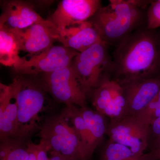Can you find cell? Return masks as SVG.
Instances as JSON below:
<instances>
[{
  "label": "cell",
  "mask_w": 160,
  "mask_h": 160,
  "mask_svg": "<svg viewBox=\"0 0 160 160\" xmlns=\"http://www.w3.org/2000/svg\"><path fill=\"white\" fill-rule=\"evenodd\" d=\"M80 114L87 124L95 138L99 143L106 133V128L104 117L96 110L86 107H79Z\"/></svg>",
  "instance_id": "d6986e66"
},
{
  "label": "cell",
  "mask_w": 160,
  "mask_h": 160,
  "mask_svg": "<svg viewBox=\"0 0 160 160\" xmlns=\"http://www.w3.org/2000/svg\"><path fill=\"white\" fill-rule=\"evenodd\" d=\"M106 133L109 140L128 147L141 160L147 149L150 127L141 122L135 116L129 115L107 126Z\"/></svg>",
  "instance_id": "ba28073f"
},
{
  "label": "cell",
  "mask_w": 160,
  "mask_h": 160,
  "mask_svg": "<svg viewBox=\"0 0 160 160\" xmlns=\"http://www.w3.org/2000/svg\"><path fill=\"white\" fill-rule=\"evenodd\" d=\"M134 116L141 123L149 127H150L155 120L160 118V90L142 111Z\"/></svg>",
  "instance_id": "44dd1931"
},
{
  "label": "cell",
  "mask_w": 160,
  "mask_h": 160,
  "mask_svg": "<svg viewBox=\"0 0 160 160\" xmlns=\"http://www.w3.org/2000/svg\"><path fill=\"white\" fill-rule=\"evenodd\" d=\"M150 1L110 0L101 6L90 21L106 45L118 46L146 21L144 9Z\"/></svg>",
  "instance_id": "7a4b0ae2"
},
{
  "label": "cell",
  "mask_w": 160,
  "mask_h": 160,
  "mask_svg": "<svg viewBox=\"0 0 160 160\" xmlns=\"http://www.w3.org/2000/svg\"><path fill=\"white\" fill-rule=\"evenodd\" d=\"M17 101L18 138L27 140L38 126L39 115L45 111L47 96L42 85L22 76H18L10 84Z\"/></svg>",
  "instance_id": "3957f363"
},
{
  "label": "cell",
  "mask_w": 160,
  "mask_h": 160,
  "mask_svg": "<svg viewBox=\"0 0 160 160\" xmlns=\"http://www.w3.org/2000/svg\"><path fill=\"white\" fill-rule=\"evenodd\" d=\"M101 6L99 0H63L48 20L60 31L90 19Z\"/></svg>",
  "instance_id": "8fae6325"
},
{
  "label": "cell",
  "mask_w": 160,
  "mask_h": 160,
  "mask_svg": "<svg viewBox=\"0 0 160 160\" xmlns=\"http://www.w3.org/2000/svg\"><path fill=\"white\" fill-rule=\"evenodd\" d=\"M58 41L65 47L79 52L102 41L90 20L60 30Z\"/></svg>",
  "instance_id": "5bb4252c"
},
{
  "label": "cell",
  "mask_w": 160,
  "mask_h": 160,
  "mask_svg": "<svg viewBox=\"0 0 160 160\" xmlns=\"http://www.w3.org/2000/svg\"><path fill=\"white\" fill-rule=\"evenodd\" d=\"M99 160H140L128 147L109 140L104 147Z\"/></svg>",
  "instance_id": "ffe728a7"
},
{
  "label": "cell",
  "mask_w": 160,
  "mask_h": 160,
  "mask_svg": "<svg viewBox=\"0 0 160 160\" xmlns=\"http://www.w3.org/2000/svg\"><path fill=\"white\" fill-rule=\"evenodd\" d=\"M111 60L108 45L102 41L92 45L75 57L71 63L79 82L86 95L96 88L109 71Z\"/></svg>",
  "instance_id": "5b68a950"
},
{
  "label": "cell",
  "mask_w": 160,
  "mask_h": 160,
  "mask_svg": "<svg viewBox=\"0 0 160 160\" xmlns=\"http://www.w3.org/2000/svg\"><path fill=\"white\" fill-rule=\"evenodd\" d=\"M160 50L152 30L141 27L117 46L109 71L120 82L159 76Z\"/></svg>",
  "instance_id": "6da1fadb"
},
{
  "label": "cell",
  "mask_w": 160,
  "mask_h": 160,
  "mask_svg": "<svg viewBox=\"0 0 160 160\" xmlns=\"http://www.w3.org/2000/svg\"><path fill=\"white\" fill-rule=\"evenodd\" d=\"M70 121L79 135L88 156L91 159L99 142L95 138L79 111V107L75 106H66L61 112Z\"/></svg>",
  "instance_id": "2e32d148"
},
{
  "label": "cell",
  "mask_w": 160,
  "mask_h": 160,
  "mask_svg": "<svg viewBox=\"0 0 160 160\" xmlns=\"http://www.w3.org/2000/svg\"><path fill=\"white\" fill-rule=\"evenodd\" d=\"M120 83L124 89L129 115L142 111L160 90V76Z\"/></svg>",
  "instance_id": "7c38bea8"
},
{
  "label": "cell",
  "mask_w": 160,
  "mask_h": 160,
  "mask_svg": "<svg viewBox=\"0 0 160 160\" xmlns=\"http://www.w3.org/2000/svg\"><path fill=\"white\" fill-rule=\"evenodd\" d=\"M18 106L10 85L0 84V137L18 138Z\"/></svg>",
  "instance_id": "9a60e30c"
},
{
  "label": "cell",
  "mask_w": 160,
  "mask_h": 160,
  "mask_svg": "<svg viewBox=\"0 0 160 160\" xmlns=\"http://www.w3.org/2000/svg\"><path fill=\"white\" fill-rule=\"evenodd\" d=\"M79 52L63 46H53L38 54L20 57L13 68L21 75L49 73L69 66Z\"/></svg>",
  "instance_id": "52a82bcc"
},
{
  "label": "cell",
  "mask_w": 160,
  "mask_h": 160,
  "mask_svg": "<svg viewBox=\"0 0 160 160\" xmlns=\"http://www.w3.org/2000/svg\"><path fill=\"white\" fill-rule=\"evenodd\" d=\"M28 142L21 138L1 139L0 160H28Z\"/></svg>",
  "instance_id": "ac0fdd59"
},
{
  "label": "cell",
  "mask_w": 160,
  "mask_h": 160,
  "mask_svg": "<svg viewBox=\"0 0 160 160\" xmlns=\"http://www.w3.org/2000/svg\"><path fill=\"white\" fill-rule=\"evenodd\" d=\"M146 27L154 30L160 27V0L151 1L146 13Z\"/></svg>",
  "instance_id": "7402d4cb"
},
{
  "label": "cell",
  "mask_w": 160,
  "mask_h": 160,
  "mask_svg": "<svg viewBox=\"0 0 160 160\" xmlns=\"http://www.w3.org/2000/svg\"><path fill=\"white\" fill-rule=\"evenodd\" d=\"M153 138L152 148L160 146V117L155 120L150 126V134Z\"/></svg>",
  "instance_id": "603a6c76"
},
{
  "label": "cell",
  "mask_w": 160,
  "mask_h": 160,
  "mask_svg": "<svg viewBox=\"0 0 160 160\" xmlns=\"http://www.w3.org/2000/svg\"><path fill=\"white\" fill-rule=\"evenodd\" d=\"M46 92L58 102L66 106L87 107L86 94L71 64L44 74L42 84Z\"/></svg>",
  "instance_id": "8992f818"
},
{
  "label": "cell",
  "mask_w": 160,
  "mask_h": 160,
  "mask_svg": "<svg viewBox=\"0 0 160 160\" xmlns=\"http://www.w3.org/2000/svg\"><path fill=\"white\" fill-rule=\"evenodd\" d=\"M10 30L15 37L20 51L31 54H38L48 49L59 38V30L48 19L26 29Z\"/></svg>",
  "instance_id": "30bf717a"
},
{
  "label": "cell",
  "mask_w": 160,
  "mask_h": 160,
  "mask_svg": "<svg viewBox=\"0 0 160 160\" xmlns=\"http://www.w3.org/2000/svg\"><path fill=\"white\" fill-rule=\"evenodd\" d=\"M40 141L50 148L72 160H91L79 135L62 113L50 117L40 126Z\"/></svg>",
  "instance_id": "277c9868"
},
{
  "label": "cell",
  "mask_w": 160,
  "mask_h": 160,
  "mask_svg": "<svg viewBox=\"0 0 160 160\" xmlns=\"http://www.w3.org/2000/svg\"><path fill=\"white\" fill-rule=\"evenodd\" d=\"M30 3L21 1H12L4 6L0 18V27L10 30L22 29L42 21Z\"/></svg>",
  "instance_id": "4fadbf2b"
},
{
  "label": "cell",
  "mask_w": 160,
  "mask_h": 160,
  "mask_svg": "<svg viewBox=\"0 0 160 160\" xmlns=\"http://www.w3.org/2000/svg\"><path fill=\"white\" fill-rule=\"evenodd\" d=\"M140 160H160V146L152 148L148 153H144Z\"/></svg>",
  "instance_id": "cb8c5ba5"
},
{
  "label": "cell",
  "mask_w": 160,
  "mask_h": 160,
  "mask_svg": "<svg viewBox=\"0 0 160 160\" xmlns=\"http://www.w3.org/2000/svg\"><path fill=\"white\" fill-rule=\"evenodd\" d=\"M49 157L47 160H72L62 154L53 151H49Z\"/></svg>",
  "instance_id": "484cf974"
},
{
  "label": "cell",
  "mask_w": 160,
  "mask_h": 160,
  "mask_svg": "<svg viewBox=\"0 0 160 160\" xmlns=\"http://www.w3.org/2000/svg\"><path fill=\"white\" fill-rule=\"evenodd\" d=\"M28 151L29 153L28 160H38L37 158L38 144H34L31 142H28Z\"/></svg>",
  "instance_id": "d4e9b609"
},
{
  "label": "cell",
  "mask_w": 160,
  "mask_h": 160,
  "mask_svg": "<svg viewBox=\"0 0 160 160\" xmlns=\"http://www.w3.org/2000/svg\"><path fill=\"white\" fill-rule=\"evenodd\" d=\"M91 93L95 110L111 122L129 116L124 89L118 81L105 75Z\"/></svg>",
  "instance_id": "9c48e42d"
},
{
  "label": "cell",
  "mask_w": 160,
  "mask_h": 160,
  "mask_svg": "<svg viewBox=\"0 0 160 160\" xmlns=\"http://www.w3.org/2000/svg\"><path fill=\"white\" fill-rule=\"evenodd\" d=\"M17 41L9 29L0 27V62L3 66H14L20 57Z\"/></svg>",
  "instance_id": "e0dca14e"
}]
</instances>
